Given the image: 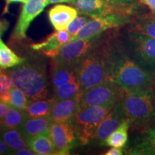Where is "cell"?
I'll use <instances>...</instances> for the list:
<instances>
[{
    "mask_svg": "<svg viewBox=\"0 0 155 155\" xmlns=\"http://www.w3.org/2000/svg\"><path fill=\"white\" fill-rule=\"evenodd\" d=\"M110 2L114 4H119V5H127V4H131L135 0H108Z\"/></svg>",
    "mask_w": 155,
    "mask_h": 155,
    "instance_id": "obj_38",
    "label": "cell"
},
{
    "mask_svg": "<svg viewBox=\"0 0 155 155\" xmlns=\"http://www.w3.org/2000/svg\"><path fill=\"white\" fill-rule=\"evenodd\" d=\"M122 43L143 68L155 75V38L129 30Z\"/></svg>",
    "mask_w": 155,
    "mask_h": 155,
    "instance_id": "obj_6",
    "label": "cell"
},
{
    "mask_svg": "<svg viewBox=\"0 0 155 155\" xmlns=\"http://www.w3.org/2000/svg\"><path fill=\"white\" fill-rule=\"evenodd\" d=\"M5 142L12 150L29 148L28 139L20 129H7L0 131Z\"/></svg>",
    "mask_w": 155,
    "mask_h": 155,
    "instance_id": "obj_19",
    "label": "cell"
},
{
    "mask_svg": "<svg viewBox=\"0 0 155 155\" xmlns=\"http://www.w3.org/2000/svg\"><path fill=\"white\" fill-rule=\"evenodd\" d=\"M9 23L7 19H0V37H2L4 33L9 28Z\"/></svg>",
    "mask_w": 155,
    "mask_h": 155,
    "instance_id": "obj_35",
    "label": "cell"
},
{
    "mask_svg": "<svg viewBox=\"0 0 155 155\" xmlns=\"http://www.w3.org/2000/svg\"><path fill=\"white\" fill-rule=\"evenodd\" d=\"M70 4L80 14L87 15L92 18L114 14L130 15L133 9L131 4L119 5L108 0H72Z\"/></svg>",
    "mask_w": 155,
    "mask_h": 155,
    "instance_id": "obj_9",
    "label": "cell"
},
{
    "mask_svg": "<svg viewBox=\"0 0 155 155\" xmlns=\"http://www.w3.org/2000/svg\"><path fill=\"white\" fill-rule=\"evenodd\" d=\"M123 150L122 148H118V147H111L109 150H108L105 155H121L123 154Z\"/></svg>",
    "mask_w": 155,
    "mask_h": 155,
    "instance_id": "obj_37",
    "label": "cell"
},
{
    "mask_svg": "<svg viewBox=\"0 0 155 155\" xmlns=\"http://www.w3.org/2000/svg\"><path fill=\"white\" fill-rule=\"evenodd\" d=\"M72 0H48V5L58 3H71Z\"/></svg>",
    "mask_w": 155,
    "mask_h": 155,
    "instance_id": "obj_39",
    "label": "cell"
},
{
    "mask_svg": "<svg viewBox=\"0 0 155 155\" xmlns=\"http://www.w3.org/2000/svg\"><path fill=\"white\" fill-rule=\"evenodd\" d=\"M79 14L75 7L64 5H57L48 12L50 24L55 30H66L70 23Z\"/></svg>",
    "mask_w": 155,
    "mask_h": 155,
    "instance_id": "obj_16",
    "label": "cell"
},
{
    "mask_svg": "<svg viewBox=\"0 0 155 155\" xmlns=\"http://www.w3.org/2000/svg\"><path fill=\"white\" fill-rule=\"evenodd\" d=\"M29 148L38 155L58 154L49 136L40 135L28 139Z\"/></svg>",
    "mask_w": 155,
    "mask_h": 155,
    "instance_id": "obj_20",
    "label": "cell"
},
{
    "mask_svg": "<svg viewBox=\"0 0 155 155\" xmlns=\"http://www.w3.org/2000/svg\"><path fill=\"white\" fill-rule=\"evenodd\" d=\"M129 30L155 38V17L139 19L131 25Z\"/></svg>",
    "mask_w": 155,
    "mask_h": 155,
    "instance_id": "obj_27",
    "label": "cell"
},
{
    "mask_svg": "<svg viewBox=\"0 0 155 155\" xmlns=\"http://www.w3.org/2000/svg\"><path fill=\"white\" fill-rule=\"evenodd\" d=\"M11 154H15V155H35L36 154L30 148H25L22 149V150H13Z\"/></svg>",
    "mask_w": 155,
    "mask_h": 155,
    "instance_id": "obj_34",
    "label": "cell"
},
{
    "mask_svg": "<svg viewBox=\"0 0 155 155\" xmlns=\"http://www.w3.org/2000/svg\"><path fill=\"white\" fill-rule=\"evenodd\" d=\"M131 22L129 15H109L92 18L73 39H91L98 38L103 32L111 29L119 28Z\"/></svg>",
    "mask_w": 155,
    "mask_h": 155,
    "instance_id": "obj_10",
    "label": "cell"
},
{
    "mask_svg": "<svg viewBox=\"0 0 155 155\" xmlns=\"http://www.w3.org/2000/svg\"><path fill=\"white\" fill-rule=\"evenodd\" d=\"M53 98L55 101L69 99L81 96V91L78 79L64 83L53 89Z\"/></svg>",
    "mask_w": 155,
    "mask_h": 155,
    "instance_id": "obj_26",
    "label": "cell"
},
{
    "mask_svg": "<svg viewBox=\"0 0 155 155\" xmlns=\"http://www.w3.org/2000/svg\"><path fill=\"white\" fill-rule=\"evenodd\" d=\"M77 78L75 68L61 65L52 61L50 83L53 89Z\"/></svg>",
    "mask_w": 155,
    "mask_h": 155,
    "instance_id": "obj_18",
    "label": "cell"
},
{
    "mask_svg": "<svg viewBox=\"0 0 155 155\" xmlns=\"http://www.w3.org/2000/svg\"><path fill=\"white\" fill-rule=\"evenodd\" d=\"M114 105H105L81 108L71 120L78 140L81 144H87L94 139L101 121L112 109Z\"/></svg>",
    "mask_w": 155,
    "mask_h": 155,
    "instance_id": "obj_5",
    "label": "cell"
},
{
    "mask_svg": "<svg viewBox=\"0 0 155 155\" xmlns=\"http://www.w3.org/2000/svg\"><path fill=\"white\" fill-rule=\"evenodd\" d=\"M0 100L7 104L9 106L23 111L26 110L30 102V99L26 95L14 86L8 92L0 96Z\"/></svg>",
    "mask_w": 155,
    "mask_h": 155,
    "instance_id": "obj_23",
    "label": "cell"
},
{
    "mask_svg": "<svg viewBox=\"0 0 155 155\" xmlns=\"http://www.w3.org/2000/svg\"><path fill=\"white\" fill-rule=\"evenodd\" d=\"M48 5V0H28L25 3L17 24L11 35L12 41L19 42L25 40L27 38V31L30 23Z\"/></svg>",
    "mask_w": 155,
    "mask_h": 155,
    "instance_id": "obj_11",
    "label": "cell"
},
{
    "mask_svg": "<svg viewBox=\"0 0 155 155\" xmlns=\"http://www.w3.org/2000/svg\"><path fill=\"white\" fill-rule=\"evenodd\" d=\"M7 72L12 80L13 86L22 91L30 100L48 98L50 81L43 59H25L20 65L9 68Z\"/></svg>",
    "mask_w": 155,
    "mask_h": 155,
    "instance_id": "obj_2",
    "label": "cell"
},
{
    "mask_svg": "<svg viewBox=\"0 0 155 155\" xmlns=\"http://www.w3.org/2000/svg\"><path fill=\"white\" fill-rule=\"evenodd\" d=\"M13 150L7 146L2 139V137L0 135V155L11 154Z\"/></svg>",
    "mask_w": 155,
    "mask_h": 155,
    "instance_id": "obj_31",
    "label": "cell"
},
{
    "mask_svg": "<svg viewBox=\"0 0 155 155\" xmlns=\"http://www.w3.org/2000/svg\"><path fill=\"white\" fill-rule=\"evenodd\" d=\"M108 78L124 90L150 89L155 75L143 68L128 53L122 42L103 45Z\"/></svg>",
    "mask_w": 155,
    "mask_h": 155,
    "instance_id": "obj_1",
    "label": "cell"
},
{
    "mask_svg": "<svg viewBox=\"0 0 155 155\" xmlns=\"http://www.w3.org/2000/svg\"><path fill=\"white\" fill-rule=\"evenodd\" d=\"M49 137L58 154L62 155L70 154L78 140L73 126L67 122H53Z\"/></svg>",
    "mask_w": 155,
    "mask_h": 155,
    "instance_id": "obj_12",
    "label": "cell"
},
{
    "mask_svg": "<svg viewBox=\"0 0 155 155\" xmlns=\"http://www.w3.org/2000/svg\"><path fill=\"white\" fill-rule=\"evenodd\" d=\"M53 121L50 116L42 117H27L20 129L28 139L40 135L49 136Z\"/></svg>",
    "mask_w": 155,
    "mask_h": 155,
    "instance_id": "obj_17",
    "label": "cell"
},
{
    "mask_svg": "<svg viewBox=\"0 0 155 155\" xmlns=\"http://www.w3.org/2000/svg\"><path fill=\"white\" fill-rule=\"evenodd\" d=\"M28 0H5V6L4 7L2 15H5L6 13L9 12V7L10 5L13 3H26Z\"/></svg>",
    "mask_w": 155,
    "mask_h": 155,
    "instance_id": "obj_33",
    "label": "cell"
},
{
    "mask_svg": "<svg viewBox=\"0 0 155 155\" xmlns=\"http://www.w3.org/2000/svg\"><path fill=\"white\" fill-rule=\"evenodd\" d=\"M134 152L139 154H155V126L148 131Z\"/></svg>",
    "mask_w": 155,
    "mask_h": 155,
    "instance_id": "obj_28",
    "label": "cell"
},
{
    "mask_svg": "<svg viewBox=\"0 0 155 155\" xmlns=\"http://www.w3.org/2000/svg\"><path fill=\"white\" fill-rule=\"evenodd\" d=\"M121 103L131 125L147 128L155 122V101L150 89L125 90Z\"/></svg>",
    "mask_w": 155,
    "mask_h": 155,
    "instance_id": "obj_3",
    "label": "cell"
},
{
    "mask_svg": "<svg viewBox=\"0 0 155 155\" xmlns=\"http://www.w3.org/2000/svg\"><path fill=\"white\" fill-rule=\"evenodd\" d=\"M28 116L25 111L9 106L5 119L0 126V131L7 129H20Z\"/></svg>",
    "mask_w": 155,
    "mask_h": 155,
    "instance_id": "obj_24",
    "label": "cell"
},
{
    "mask_svg": "<svg viewBox=\"0 0 155 155\" xmlns=\"http://www.w3.org/2000/svg\"><path fill=\"white\" fill-rule=\"evenodd\" d=\"M79 98L55 101L49 115L53 122H71L81 109Z\"/></svg>",
    "mask_w": 155,
    "mask_h": 155,
    "instance_id": "obj_14",
    "label": "cell"
},
{
    "mask_svg": "<svg viewBox=\"0 0 155 155\" xmlns=\"http://www.w3.org/2000/svg\"><path fill=\"white\" fill-rule=\"evenodd\" d=\"M139 1L149 7L153 14L155 15V0H139Z\"/></svg>",
    "mask_w": 155,
    "mask_h": 155,
    "instance_id": "obj_36",
    "label": "cell"
},
{
    "mask_svg": "<svg viewBox=\"0 0 155 155\" xmlns=\"http://www.w3.org/2000/svg\"><path fill=\"white\" fill-rule=\"evenodd\" d=\"M98 38L73 39L62 46L55 57L52 58V61L65 66L76 68L83 58L96 46Z\"/></svg>",
    "mask_w": 155,
    "mask_h": 155,
    "instance_id": "obj_8",
    "label": "cell"
},
{
    "mask_svg": "<svg viewBox=\"0 0 155 155\" xmlns=\"http://www.w3.org/2000/svg\"><path fill=\"white\" fill-rule=\"evenodd\" d=\"M9 108V106L5 102L2 101L0 100V126L2 123L4 119H5L6 114H7V110Z\"/></svg>",
    "mask_w": 155,
    "mask_h": 155,
    "instance_id": "obj_32",
    "label": "cell"
},
{
    "mask_svg": "<svg viewBox=\"0 0 155 155\" xmlns=\"http://www.w3.org/2000/svg\"><path fill=\"white\" fill-rule=\"evenodd\" d=\"M150 91H151V92H152L153 98H154V99L155 101V76L154 78V80H153L152 86H151V88H150Z\"/></svg>",
    "mask_w": 155,
    "mask_h": 155,
    "instance_id": "obj_40",
    "label": "cell"
},
{
    "mask_svg": "<svg viewBox=\"0 0 155 155\" xmlns=\"http://www.w3.org/2000/svg\"><path fill=\"white\" fill-rule=\"evenodd\" d=\"M124 93L125 90L121 86L108 80L81 93L79 104L81 108L115 105L122 100Z\"/></svg>",
    "mask_w": 155,
    "mask_h": 155,
    "instance_id": "obj_7",
    "label": "cell"
},
{
    "mask_svg": "<svg viewBox=\"0 0 155 155\" xmlns=\"http://www.w3.org/2000/svg\"><path fill=\"white\" fill-rule=\"evenodd\" d=\"M131 126V123L129 119H125L119 127L111 133L106 140L104 141L103 145L111 147L123 148L127 144L128 141V131Z\"/></svg>",
    "mask_w": 155,
    "mask_h": 155,
    "instance_id": "obj_21",
    "label": "cell"
},
{
    "mask_svg": "<svg viewBox=\"0 0 155 155\" xmlns=\"http://www.w3.org/2000/svg\"><path fill=\"white\" fill-rule=\"evenodd\" d=\"M72 40V36L67 30H57L40 43L32 44L31 48L33 50L40 52L43 55L53 58L57 55L61 47Z\"/></svg>",
    "mask_w": 155,
    "mask_h": 155,
    "instance_id": "obj_15",
    "label": "cell"
},
{
    "mask_svg": "<svg viewBox=\"0 0 155 155\" xmlns=\"http://www.w3.org/2000/svg\"><path fill=\"white\" fill-rule=\"evenodd\" d=\"M75 71L81 93L109 80L103 45L95 46L79 63Z\"/></svg>",
    "mask_w": 155,
    "mask_h": 155,
    "instance_id": "obj_4",
    "label": "cell"
},
{
    "mask_svg": "<svg viewBox=\"0 0 155 155\" xmlns=\"http://www.w3.org/2000/svg\"><path fill=\"white\" fill-rule=\"evenodd\" d=\"M91 19L92 17L88 15L79 13L78 16L70 23L66 30L69 32V34L72 36V40Z\"/></svg>",
    "mask_w": 155,
    "mask_h": 155,
    "instance_id": "obj_29",
    "label": "cell"
},
{
    "mask_svg": "<svg viewBox=\"0 0 155 155\" xmlns=\"http://www.w3.org/2000/svg\"><path fill=\"white\" fill-rule=\"evenodd\" d=\"M25 58L19 57L6 45L0 37V69L7 70L20 65Z\"/></svg>",
    "mask_w": 155,
    "mask_h": 155,
    "instance_id": "obj_25",
    "label": "cell"
},
{
    "mask_svg": "<svg viewBox=\"0 0 155 155\" xmlns=\"http://www.w3.org/2000/svg\"><path fill=\"white\" fill-rule=\"evenodd\" d=\"M54 101L55 100L53 98L30 100L28 107L25 110L27 116L28 117L32 118L49 116Z\"/></svg>",
    "mask_w": 155,
    "mask_h": 155,
    "instance_id": "obj_22",
    "label": "cell"
},
{
    "mask_svg": "<svg viewBox=\"0 0 155 155\" xmlns=\"http://www.w3.org/2000/svg\"><path fill=\"white\" fill-rule=\"evenodd\" d=\"M13 87L11 77L5 70L0 69V96L9 91Z\"/></svg>",
    "mask_w": 155,
    "mask_h": 155,
    "instance_id": "obj_30",
    "label": "cell"
},
{
    "mask_svg": "<svg viewBox=\"0 0 155 155\" xmlns=\"http://www.w3.org/2000/svg\"><path fill=\"white\" fill-rule=\"evenodd\" d=\"M127 119L122 107L121 100L114 105L112 109L107 114L97 128L94 139L103 145L106 139Z\"/></svg>",
    "mask_w": 155,
    "mask_h": 155,
    "instance_id": "obj_13",
    "label": "cell"
}]
</instances>
